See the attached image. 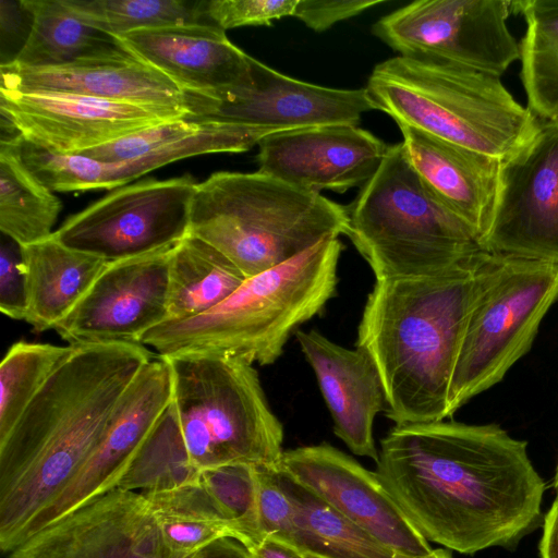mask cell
I'll return each mask as SVG.
<instances>
[{
    "instance_id": "cell-41",
    "label": "cell",
    "mask_w": 558,
    "mask_h": 558,
    "mask_svg": "<svg viewBox=\"0 0 558 558\" xmlns=\"http://www.w3.org/2000/svg\"><path fill=\"white\" fill-rule=\"evenodd\" d=\"M191 558H253V556L241 542L223 537L198 550Z\"/></svg>"
},
{
    "instance_id": "cell-37",
    "label": "cell",
    "mask_w": 558,
    "mask_h": 558,
    "mask_svg": "<svg viewBox=\"0 0 558 558\" xmlns=\"http://www.w3.org/2000/svg\"><path fill=\"white\" fill-rule=\"evenodd\" d=\"M202 121L169 120L143 129L81 155L106 162L135 159L199 131Z\"/></svg>"
},
{
    "instance_id": "cell-3",
    "label": "cell",
    "mask_w": 558,
    "mask_h": 558,
    "mask_svg": "<svg viewBox=\"0 0 558 558\" xmlns=\"http://www.w3.org/2000/svg\"><path fill=\"white\" fill-rule=\"evenodd\" d=\"M485 250L447 274L376 280L357 328L396 425L444 421L450 379Z\"/></svg>"
},
{
    "instance_id": "cell-30",
    "label": "cell",
    "mask_w": 558,
    "mask_h": 558,
    "mask_svg": "<svg viewBox=\"0 0 558 558\" xmlns=\"http://www.w3.org/2000/svg\"><path fill=\"white\" fill-rule=\"evenodd\" d=\"M523 15L520 77L527 109L539 120L558 119V0L512 1Z\"/></svg>"
},
{
    "instance_id": "cell-8",
    "label": "cell",
    "mask_w": 558,
    "mask_h": 558,
    "mask_svg": "<svg viewBox=\"0 0 558 558\" xmlns=\"http://www.w3.org/2000/svg\"><path fill=\"white\" fill-rule=\"evenodd\" d=\"M165 359L183 438L201 472L229 464L280 463L283 428L252 364L209 353Z\"/></svg>"
},
{
    "instance_id": "cell-36",
    "label": "cell",
    "mask_w": 558,
    "mask_h": 558,
    "mask_svg": "<svg viewBox=\"0 0 558 558\" xmlns=\"http://www.w3.org/2000/svg\"><path fill=\"white\" fill-rule=\"evenodd\" d=\"M274 468L256 466L263 538L272 537L305 555L329 558L326 547L301 522L293 505L277 484Z\"/></svg>"
},
{
    "instance_id": "cell-2",
    "label": "cell",
    "mask_w": 558,
    "mask_h": 558,
    "mask_svg": "<svg viewBox=\"0 0 558 558\" xmlns=\"http://www.w3.org/2000/svg\"><path fill=\"white\" fill-rule=\"evenodd\" d=\"M155 355L142 343L72 344L0 440V547L9 553L100 441L121 397Z\"/></svg>"
},
{
    "instance_id": "cell-1",
    "label": "cell",
    "mask_w": 558,
    "mask_h": 558,
    "mask_svg": "<svg viewBox=\"0 0 558 558\" xmlns=\"http://www.w3.org/2000/svg\"><path fill=\"white\" fill-rule=\"evenodd\" d=\"M376 474L427 542L460 554L512 547L541 523L545 482L496 424L395 425Z\"/></svg>"
},
{
    "instance_id": "cell-33",
    "label": "cell",
    "mask_w": 558,
    "mask_h": 558,
    "mask_svg": "<svg viewBox=\"0 0 558 558\" xmlns=\"http://www.w3.org/2000/svg\"><path fill=\"white\" fill-rule=\"evenodd\" d=\"M72 344L17 341L0 365V440L13 428Z\"/></svg>"
},
{
    "instance_id": "cell-7",
    "label": "cell",
    "mask_w": 558,
    "mask_h": 558,
    "mask_svg": "<svg viewBox=\"0 0 558 558\" xmlns=\"http://www.w3.org/2000/svg\"><path fill=\"white\" fill-rule=\"evenodd\" d=\"M345 208V235L376 280L440 276L483 250L418 178L402 142L389 145L376 173Z\"/></svg>"
},
{
    "instance_id": "cell-32",
    "label": "cell",
    "mask_w": 558,
    "mask_h": 558,
    "mask_svg": "<svg viewBox=\"0 0 558 558\" xmlns=\"http://www.w3.org/2000/svg\"><path fill=\"white\" fill-rule=\"evenodd\" d=\"M274 476L301 522L318 538L329 558H391L396 553L296 482L278 464Z\"/></svg>"
},
{
    "instance_id": "cell-23",
    "label": "cell",
    "mask_w": 558,
    "mask_h": 558,
    "mask_svg": "<svg viewBox=\"0 0 558 558\" xmlns=\"http://www.w3.org/2000/svg\"><path fill=\"white\" fill-rule=\"evenodd\" d=\"M398 126L418 178L482 244L493 216L500 160L409 125Z\"/></svg>"
},
{
    "instance_id": "cell-20",
    "label": "cell",
    "mask_w": 558,
    "mask_h": 558,
    "mask_svg": "<svg viewBox=\"0 0 558 558\" xmlns=\"http://www.w3.org/2000/svg\"><path fill=\"white\" fill-rule=\"evenodd\" d=\"M1 88L63 93L123 101L153 109L170 120L187 114L183 92L129 50L56 66L1 64Z\"/></svg>"
},
{
    "instance_id": "cell-18",
    "label": "cell",
    "mask_w": 558,
    "mask_h": 558,
    "mask_svg": "<svg viewBox=\"0 0 558 558\" xmlns=\"http://www.w3.org/2000/svg\"><path fill=\"white\" fill-rule=\"evenodd\" d=\"M258 172L298 189L344 193L362 187L380 167L389 145L353 124L283 130L264 136Z\"/></svg>"
},
{
    "instance_id": "cell-43",
    "label": "cell",
    "mask_w": 558,
    "mask_h": 558,
    "mask_svg": "<svg viewBox=\"0 0 558 558\" xmlns=\"http://www.w3.org/2000/svg\"><path fill=\"white\" fill-rule=\"evenodd\" d=\"M247 549L253 558H305L302 551L272 537H265Z\"/></svg>"
},
{
    "instance_id": "cell-34",
    "label": "cell",
    "mask_w": 558,
    "mask_h": 558,
    "mask_svg": "<svg viewBox=\"0 0 558 558\" xmlns=\"http://www.w3.org/2000/svg\"><path fill=\"white\" fill-rule=\"evenodd\" d=\"M83 20L112 36L179 24L204 23L205 0H65Z\"/></svg>"
},
{
    "instance_id": "cell-35",
    "label": "cell",
    "mask_w": 558,
    "mask_h": 558,
    "mask_svg": "<svg viewBox=\"0 0 558 558\" xmlns=\"http://www.w3.org/2000/svg\"><path fill=\"white\" fill-rule=\"evenodd\" d=\"M257 465L229 464L203 470L199 483L232 522L246 548L264 538L259 527Z\"/></svg>"
},
{
    "instance_id": "cell-45",
    "label": "cell",
    "mask_w": 558,
    "mask_h": 558,
    "mask_svg": "<svg viewBox=\"0 0 558 558\" xmlns=\"http://www.w3.org/2000/svg\"><path fill=\"white\" fill-rule=\"evenodd\" d=\"M553 487L556 492V498H558V464H557L554 481H553Z\"/></svg>"
},
{
    "instance_id": "cell-19",
    "label": "cell",
    "mask_w": 558,
    "mask_h": 558,
    "mask_svg": "<svg viewBox=\"0 0 558 558\" xmlns=\"http://www.w3.org/2000/svg\"><path fill=\"white\" fill-rule=\"evenodd\" d=\"M171 400L170 365L165 357L155 356L143 366L121 397L92 454L63 490L35 518L25 538L82 504L116 488Z\"/></svg>"
},
{
    "instance_id": "cell-14",
    "label": "cell",
    "mask_w": 558,
    "mask_h": 558,
    "mask_svg": "<svg viewBox=\"0 0 558 558\" xmlns=\"http://www.w3.org/2000/svg\"><path fill=\"white\" fill-rule=\"evenodd\" d=\"M191 557L167 546L142 493L119 487L50 522L8 553V558Z\"/></svg>"
},
{
    "instance_id": "cell-15",
    "label": "cell",
    "mask_w": 558,
    "mask_h": 558,
    "mask_svg": "<svg viewBox=\"0 0 558 558\" xmlns=\"http://www.w3.org/2000/svg\"><path fill=\"white\" fill-rule=\"evenodd\" d=\"M172 247L109 262L53 329L70 344L140 343L146 331L168 319Z\"/></svg>"
},
{
    "instance_id": "cell-27",
    "label": "cell",
    "mask_w": 558,
    "mask_h": 558,
    "mask_svg": "<svg viewBox=\"0 0 558 558\" xmlns=\"http://www.w3.org/2000/svg\"><path fill=\"white\" fill-rule=\"evenodd\" d=\"M60 199L26 166L22 137L2 133L0 141V229L20 246L50 238Z\"/></svg>"
},
{
    "instance_id": "cell-12",
    "label": "cell",
    "mask_w": 558,
    "mask_h": 558,
    "mask_svg": "<svg viewBox=\"0 0 558 558\" xmlns=\"http://www.w3.org/2000/svg\"><path fill=\"white\" fill-rule=\"evenodd\" d=\"M483 250L558 265V119L539 120L499 161Z\"/></svg>"
},
{
    "instance_id": "cell-17",
    "label": "cell",
    "mask_w": 558,
    "mask_h": 558,
    "mask_svg": "<svg viewBox=\"0 0 558 558\" xmlns=\"http://www.w3.org/2000/svg\"><path fill=\"white\" fill-rule=\"evenodd\" d=\"M279 465L396 553L423 555L428 542L403 514L376 472L329 444L284 450Z\"/></svg>"
},
{
    "instance_id": "cell-5",
    "label": "cell",
    "mask_w": 558,
    "mask_h": 558,
    "mask_svg": "<svg viewBox=\"0 0 558 558\" xmlns=\"http://www.w3.org/2000/svg\"><path fill=\"white\" fill-rule=\"evenodd\" d=\"M348 223L345 206L322 194L258 171H219L196 186L190 233L248 278L347 234Z\"/></svg>"
},
{
    "instance_id": "cell-24",
    "label": "cell",
    "mask_w": 558,
    "mask_h": 558,
    "mask_svg": "<svg viewBox=\"0 0 558 558\" xmlns=\"http://www.w3.org/2000/svg\"><path fill=\"white\" fill-rule=\"evenodd\" d=\"M26 278L27 322L43 332L63 319L90 289L109 263L50 238L20 246Z\"/></svg>"
},
{
    "instance_id": "cell-40",
    "label": "cell",
    "mask_w": 558,
    "mask_h": 558,
    "mask_svg": "<svg viewBox=\"0 0 558 558\" xmlns=\"http://www.w3.org/2000/svg\"><path fill=\"white\" fill-rule=\"evenodd\" d=\"M381 0H299L294 17L315 32L330 28L380 4Z\"/></svg>"
},
{
    "instance_id": "cell-46",
    "label": "cell",
    "mask_w": 558,
    "mask_h": 558,
    "mask_svg": "<svg viewBox=\"0 0 558 558\" xmlns=\"http://www.w3.org/2000/svg\"><path fill=\"white\" fill-rule=\"evenodd\" d=\"M305 558H322V557H317V556H313V555H305Z\"/></svg>"
},
{
    "instance_id": "cell-4",
    "label": "cell",
    "mask_w": 558,
    "mask_h": 558,
    "mask_svg": "<svg viewBox=\"0 0 558 558\" xmlns=\"http://www.w3.org/2000/svg\"><path fill=\"white\" fill-rule=\"evenodd\" d=\"M342 244L326 239L300 255L255 276L225 301L198 316L165 320L140 343L158 356L220 354L262 366L282 354L292 331L335 296Z\"/></svg>"
},
{
    "instance_id": "cell-31",
    "label": "cell",
    "mask_w": 558,
    "mask_h": 558,
    "mask_svg": "<svg viewBox=\"0 0 558 558\" xmlns=\"http://www.w3.org/2000/svg\"><path fill=\"white\" fill-rule=\"evenodd\" d=\"M199 475L201 471L190 458L171 400L136 450L117 487L135 492L165 490L196 483Z\"/></svg>"
},
{
    "instance_id": "cell-22",
    "label": "cell",
    "mask_w": 558,
    "mask_h": 558,
    "mask_svg": "<svg viewBox=\"0 0 558 558\" xmlns=\"http://www.w3.org/2000/svg\"><path fill=\"white\" fill-rule=\"evenodd\" d=\"M333 421V433L355 454L378 461L373 426L387 399L379 372L363 350L341 347L315 329L295 333Z\"/></svg>"
},
{
    "instance_id": "cell-39",
    "label": "cell",
    "mask_w": 558,
    "mask_h": 558,
    "mask_svg": "<svg viewBox=\"0 0 558 558\" xmlns=\"http://www.w3.org/2000/svg\"><path fill=\"white\" fill-rule=\"evenodd\" d=\"M0 311L17 320H25L27 312V288L21 265V250L11 239L2 241L0 251Z\"/></svg>"
},
{
    "instance_id": "cell-25",
    "label": "cell",
    "mask_w": 558,
    "mask_h": 558,
    "mask_svg": "<svg viewBox=\"0 0 558 558\" xmlns=\"http://www.w3.org/2000/svg\"><path fill=\"white\" fill-rule=\"evenodd\" d=\"M31 15L28 35L14 60L23 66H56L113 56L128 49L83 20L65 0H21Z\"/></svg>"
},
{
    "instance_id": "cell-26",
    "label": "cell",
    "mask_w": 558,
    "mask_h": 558,
    "mask_svg": "<svg viewBox=\"0 0 558 558\" xmlns=\"http://www.w3.org/2000/svg\"><path fill=\"white\" fill-rule=\"evenodd\" d=\"M246 279L220 251L189 233L171 251L168 319H189L214 308Z\"/></svg>"
},
{
    "instance_id": "cell-29",
    "label": "cell",
    "mask_w": 558,
    "mask_h": 558,
    "mask_svg": "<svg viewBox=\"0 0 558 558\" xmlns=\"http://www.w3.org/2000/svg\"><path fill=\"white\" fill-rule=\"evenodd\" d=\"M174 554L191 557L213 542L238 532L199 483L165 490L140 492Z\"/></svg>"
},
{
    "instance_id": "cell-10",
    "label": "cell",
    "mask_w": 558,
    "mask_h": 558,
    "mask_svg": "<svg viewBox=\"0 0 558 558\" xmlns=\"http://www.w3.org/2000/svg\"><path fill=\"white\" fill-rule=\"evenodd\" d=\"M508 0H418L378 20L373 34L401 57L501 76L520 58Z\"/></svg>"
},
{
    "instance_id": "cell-28",
    "label": "cell",
    "mask_w": 558,
    "mask_h": 558,
    "mask_svg": "<svg viewBox=\"0 0 558 558\" xmlns=\"http://www.w3.org/2000/svg\"><path fill=\"white\" fill-rule=\"evenodd\" d=\"M196 133L172 142L142 157L106 162L92 158L89 175L92 189H114L173 161L211 153H242L278 128L202 121Z\"/></svg>"
},
{
    "instance_id": "cell-11",
    "label": "cell",
    "mask_w": 558,
    "mask_h": 558,
    "mask_svg": "<svg viewBox=\"0 0 558 558\" xmlns=\"http://www.w3.org/2000/svg\"><path fill=\"white\" fill-rule=\"evenodd\" d=\"M197 184L187 174L123 186L71 216L53 235L107 262L172 247L190 233Z\"/></svg>"
},
{
    "instance_id": "cell-38",
    "label": "cell",
    "mask_w": 558,
    "mask_h": 558,
    "mask_svg": "<svg viewBox=\"0 0 558 558\" xmlns=\"http://www.w3.org/2000/svg\"><path fill=\"white\" fill-rule=\"evenodd\" d=\"M299 0H205L208 24L227 29L271 25L272 21L293 16Z\"/></svg>"
},
{
    "instance_id": "cell-13",
    "label": "cell",
    "mask_w": 558,
    "mask_h": 558,
    "mask_svg": "<svg viewBox=\"0 0 558 558\" xmlns=\"http://www.w3.org/2000/svg\"><path fill=\"white\" fill-rule=\"evenodd\" d=\"M251 82L226 90L183 92L190 121H214L292 130L327 124L357 125L378 110L366 87L319 86L279 73L251 57Z\"/></svg>"
},
{
    "instance_id": "cell-6",
    "label": "cell",
    "mask_w": 558,
    "mask_h": 558,
    "mask_svg": "<svg viewBox=\"0 0 558 558\" xmlns=\"http://www.w3.org/2000/svg\"><path fill=\"white\" fill-rule=\"evenodd\" d=\"M366 88L378 110L397 125L499 160L537 123L499 76L453 63L397 56L374 68Z\"/></svg>"
},
{
    "instance_id": "cell-42",
    "label": "cell",
    "mask_w": 558,
    "mask_h": 558,
    "mask_svg": "<svg viewBox=\"0 0 558 558\" xmlns=\"http://www.w3.org/2000/svg\"><path fill=\"white\" fill-rule=\"evenodd\" d=\"M539 553L542 558H558V498L544 517Z\"/></svg>"
},
{
    "instance_id": "cell-9",
    "label": "cell",
    "mask_w": 558,
    "mask_h": 558,
    "mask_svg": "<svg viewBox=\"0 0 558 558\" xmlns=\"http://www.w3.org/2000/svg\"><path fill=\"white\" fill-rule=\"evenodd\" d=\"M557 301L558 265L486 251L450 379L448 416L530 351Z\"/></svg>"
},
{
    "instance_id": "cell-44",
    "label": "cell",
    "mask_w": 558,
    "mask_h": 558,
    "mask_svg": "<svg viewBox=\"0 0 558 558\" xmlns=\"http://www.w3.org/2000/svg\"><path fill=\"white\" fill-rule=\"evenodd\" d=\"M391 558H452V555L449 550L439 548L432 549L429 553L423 555L395 553Z\"/></svg>"
},
{
    "instance_id": "cell-21",
    "label": "cell",
    "mask_w": 558,
    "mask_h": 558,
    "mask_svg": "<svg viewBox=\"0 0 558 558\" xmlns=\"http://www.w3.org/2000/svg\"><path fill=\"white\" fill-rule=\"evenodd\" d=\"M116 37L182 92L215 93L245 85L252 78L251 56L211 24L144 28Z\"/></svg>"
},
{
    "instance_id": "cell-16",
    "label": "cell",
    "mask_w": 558,
    "mask_h": 558,
    "mask_svg": "<svg viewBox=\"0 0 558 558\" xmlns=\"http://www.w3.org/2000/svg\"><path fill=\"white\" fill-rule=\"evenodd\" d=\"M0 95L2 122L25 142L64 155L82 154L170 120L135 104L75 94L0 87Z\"/></svg>"
}]
</instances>
